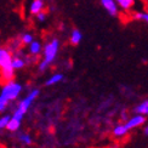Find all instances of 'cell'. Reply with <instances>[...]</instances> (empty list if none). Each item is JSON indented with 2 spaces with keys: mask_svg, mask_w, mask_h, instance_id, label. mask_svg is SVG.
Here are the masks:
<instances>
[{
  "mask_svg": "<svg viewBox=\"0 0 148 148\" xmlns=\"http://www.w3.org/2000/svg\"><path fill=\"white\" fill-rule=\"evenodd\" d=\"M12 52L8 46H0V79L10 82L15 78V69L12 67Z\"/></svg>",
  "mask_w": 148,
  "mask_h": 148,
  "instance_id": "1",
  "label": "cell"
},
{
  "mask_svg": "<svg viewBox=\"0 0 148 148\" xmlns=\"http://www.w3.org/2000/svg\"><path fill=\"white\" fill-rule=\"evenodd\" d=\"M58 50H60V40L57 38H53L50 41H47L45 46L42 47V60L39 63L38 68L40 72H45L51 63L55 62L57 55H58Z\"/></svg>",
  "mask_w": 148,
  "mask_h": 148,
  "instance_id": "2",
  "label": "cell"
},
{
  "mask_svg": "<svg viewBox=\"0 0 148 148\" xmlns=\"http://www.w3.org/2000/svg\"><path fill=\"white\" fill-rule=\"evenodd\" d=\"M22 91V85L20 83L15 82L14 79L10 80V82H6L5 85L3 86L1 89V95L4 98H6L9 102H12L18 98V96H20Z\"/></svg>",
  "mask_w": 148,
  "mask_h": 148,
  "instance_id": "3",
  "label": "cell"
},
{
  "mask_svg": "<svg viewBox=\"0 0 148 148\" xmlns=\"http://www.w3.org/2000/svg\"><path fill=\"white\" fill-rule=\"evenodd\" d=\"M39 94H40V91H39L38 89L32 90V91H30L29 94H28V95L20 102V103H18V106H17L16 109H18V110H20V112H22L23 114H26L28 110H29L30 106L33 104V102L35 101V98L39 96Z\"/></svg>",
  "mask_w": 148,
  "mask_h": 148,
  "instance_id": "4",
  "label": "cell"
},
{
  "mask_svg": "<svg viewBox=\"0 0 148 148\" xmlns=\"http://www.w3.org/2000/svg\"><path fill=\"white\" fill-rule=\"evenodd\" d=\"M30 61V57L26 56L23 53V51H21L18 49L17 51L12 52V67H14L15 71H18V69H23L24 67L27 66V63Z\"/></svg>",
  "mask_w": 148,
  "mask_h": 148,
  "instance_id": "5",
  "label": "cell"
},
{
  "mask_svg": "<svg viewBox=\"0 0 148 148\" xmlns=\"http://www.w3.org/2000/svg\"><path fill=\"white\" fill-rule=\"evenodd\" d=\"M101 5L109 16H113V17L118 16L119 6H118V4H116L115 0H101Z\"/></svg>",
  "mask_w": 148,
  "mask_h": 148,
  "instance_id": "6",
  "label": "cell"
},
{
  "mask_svg": "<svg viewBox=\"0 0 148 148\" xmlns=\"http://www.w3.org/2000/svg\"><path fill=\"white\" fill-rule=\"evenodd\" d=\"M42 10H45V0H32V3L29 4L28 11L32 16H35Z\"/></svg>",
  "mask_w": 148,
  "mask_h": 148,
  "instance_id": "7",
  "label": "cell"
},
{
  "mask_svg": "<svg viewBox=\"0 0 148 148\" xmlns=\"http://www.w3.org/2000/svg\"><path fill=\"white\" fill-rule=\"evenodd\" d=\"M145 121H146L145 115L143 114H138V115L132 116L131 119H129L127 123L125 124V126H126L127 130H131V129H134V127H137L140 125H142Z\"/></svg>",
  "mask_w": 148,
  "mask_h": 148,
  "instance_id": "8",
  "label": "cell"
},
{
  "mask_svg": "<svg viewBox=\"0 0 148 148\" xmlns=\"http://www.w3.org/2000/svg\"><path fill=\"white\" fill-rule=\"evenodd\" d=\"M42 51V45H41V42L39 40H33L30 44L28 45V52L30 56H33V57H36V56H39V55L41 53Z\"/></svg>",
  "mask_w": 148,
  "mask_h": 148,
  "instance_id": "9",
  "label": "cell"
},
{
  "mask_svg": "<svg viewBox=\"0 0 148 148\" xmlns=\"http://www.w3.org/2000/svg\"><path fill=\"white\" fill-rule=\"evenodd\" d=\"M21 123H22V121L17 120V119H15V118H12V116H11L10 120H9V123H8V126H6V129H8L10 132H16V131L20 130Z\"/></svg>",
  "mask_w": 148,
  "mask_h": 148,
  "instance_id": "10",
  "label": "cell"
},
{
  "mask_svg": "<svg viewBox=\"0 0 148 148\" xmlns=\"http://www.w3.org/2000/svg\"><path fill=\"white\" fill-rule=\"evenodd\" d=\"M82 39H83L82 32H80L79 29H73L72 33H71V38H69L71 44H72V45H78L79 42L82 41Z\"/></svg>",
  "mask_w": 148,
  "mask_h": 148,
  "instance_id": "11",
  "label": "cell"
},
{
  "mask_svg": "<svg viewBox=\"0 0 148 148\" xmlns=\"http://www.w3.org/2000/svg\"><path fill=\"white\" fill-rule=\"evenodd\" d=\"M62 80H63V74L56 73V74H53V75H51L50 78L46 80L45 85H46V86H52V85L58 84L60 82H62Z\"/></svg>",
  "mask_w": 148,
  "mask_h": 148,
  "instance_id": "12",
  "label": "cell"
},
{
  "mask_svg": "<svg viewBox=\"0 0 148 148\" xmlns=\"http://www.w3.org/2000/svg\"><path fill=\"white\" fill-rule=\"evenodd\" d=\"M18 39H20V41H21L22 45H27V46H28L30 42L34 40V35H33L32 33H29V32H26V33H22Z\"/></svg>",
  "mask_w": 148,
  "mask_h": 148,
  "instance_id": "13",
  "label": "cell"
},
{
  "mask_svg": "<svg viewBox=\"0 0 148 148\" xmlns=\"http://www.w3.org/2000/svg\"><path fill=\"white\" fill-rule=\"evenodd\" d=\"M115 1H116V4H118L119 8L121 10H124V11L130 10L135 4V0H115Z\"/></svg>",
  "mask_w": 148,
  "mask_h": 148,
  "instance_id": "14",
  "label": "cell"
},
{
  "mask_svg": "<svg viewBox=\"0 0 148 148\" xmlns=\"http://www.w3.org/2000/svg\"><path fill=\"white\" fill-rule=\"evenodd\" d=\"M129 130L126 129V126L125 125H118V126H115L114 127V130H113V134L115 135L116 137H123L124 135H126V132H127Z\"/></svg>",
  "mask_w": 148,
  "mask_h": 148,
  "instance_id": "15",
  "label": "cell"
},
{
  "mask_svg": "<svg viewBox=\"0 0 148 148\" xmlns=\"http://www.w3.org/2000/svg\"><path fill=\"white\" fill-rule=\"evenodd\" d=\"M18 140H20V142L23 143L24 146H29V145H32V137H30V135L28 134H20L18 135Z\"/></svg>",
  "mask_w": 148,
  "mask_h": 148,
  "instance_id": "16",
  "label": "cell"
},
{
  "mask_svg": "<svg viewBox=\"0 0 148 148\" xmlns=\"http://www.w3.org/2000/svg\"><path fill=\"white\" fill-rule=\"evenodd\" d=\"M136 112L138 114H143V115L146 114V115H148V100L142 102L140 106L136 107Z\"/></svg>",
  "mask_w": 148,
  "mask_h": 148,
  "instance_id": "17",
  "label": "cell"
},
{
  "mask_svg": "<svg viewBox=\"0 0 148 148\" xmlns=\"http://www.w3.org/2000/svg\"><path fill=\"white\" fill-rule=\"evenodd\" d=\"M21 45H22V44H21L20 39L16 38V39H14V40H12V41L10 42L8 47H9L10 50H11V52H15V51H17L18 49H20V46H21Z\"/></svg>",
  "mask_w": 148,
  "mask_h": 148,
  "instance_id": "18",
  "label": "cell"
},
{
  "mask_svg": "<svg viewBox=\"0 0 148 148\" xmlns=\"http://www.w3.org/2000/svg\"><path fill=\"white\" fill-rule=\"evenodd\" d=\"M11 118L10 114H5V115H1L0 116V131L4 130V129H6V126H8V123Z\"/></svg>",
  "mask_w": 148,
  "mask_h": 148,
  "instance_id": "19",
  "label": "cell"
},
{
  "mask_svg": "<svg viewBox=\"0 0 148 148\" xmlns=\"http://www.w3.org/2000/svg\"><path fill=\"white\" fill-rule=\"evenodd\" d=\"M9 101L6 100V98H4L1 95H0V113H4L6 109H8L9 107Z\"/></svg>",
  "mask_w": 148,
  "mask_h": 148,
  "instance_id": "20",
  "label": "cell"
},
{
  "mask_svg": "<svg viewBox=\"0 0 148 148\" xmlns=\"http://www.w3.org/2000/svg\"><path fill=\"white\" fill-rule=\"evenodd\" d=\"M134 18H136V20H142L148 24V12H136V14L134 15Z\"/></svg>",
  "mask_w": 148,
  "mask_h": 148,
  "instance_id": "21",
  "label": "cell"
},
{
  "mask_svg": "<svg viewBox=\"0 0 148 148\" xmlns=\"http://www.w3.org/2000/svg\"><path fill=\"white\" fill-rule=\"evenodd\" d=\"M35 17H36V21L40 22V23H42V22L46 21V18H47V12H46L45 10H42V11L38 12V14L35 15Z\"/></svg>",
  "mask_w": 148,
  "mask_h": 148,
  "instance_id": "22",
  "label": "cell"
},
{
  "mask_svg": "<svg viewBox=\"0 0 148 148\" xmlns=\"http://www.w3.org/2000/svg\"><path fill=\"white\" fill-rule=\"evenodd\" d=\"M145 135H146V136H148V126L145 129Z\"/></svg>",
  "mask_w": 148,
  "mask_h": 148,
  "instance_id": "23",
  "label": "cell"
},
{
  "mask_svg": "<svg viewBox=\"0 0 148 148\" xmlns=\"http://www.w3.org/2000/svg\"><path fill=\"white\" fill-rule=\"evenodd\" d=\"M110 148H119V147H116V146H114V147H110Z\"/></svg>",
  "mask_w": 148,
  "mask_h": 148,
  "instance_id": "24",
  "label": "cell"
}]
</instances>
